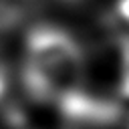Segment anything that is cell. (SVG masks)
Returning <instances> with one entry per match:
<instances>
[{"instance_id": "1", "label": "cell", "mask_w": 129, "mask_h": 129, "mask_svg": "<svg viewBox=\"0 0 129 129\" xmlns=\"http://www.w3.org/2000/svg\"><path fill=\"white\" fill-rule=\"evenodd\" d=\"M30 69L48 93L71 89L79 75L77 46L58 32L36 34L30 42Z\"/></svg>"}]
</instances>
